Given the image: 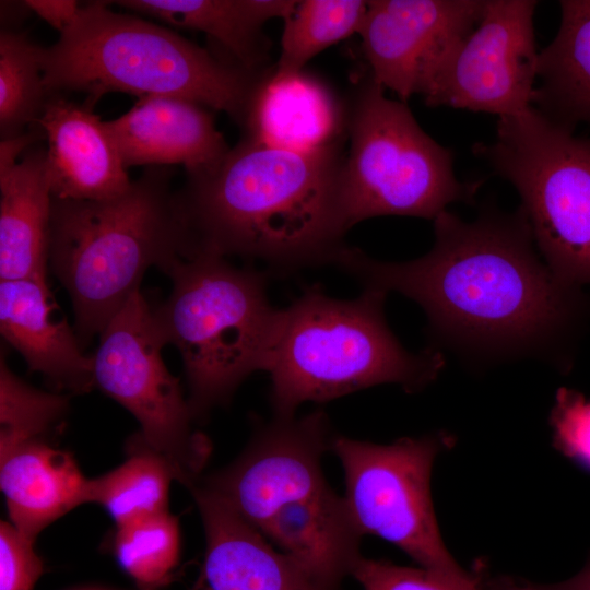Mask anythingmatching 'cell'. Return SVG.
Wrapping results in <instances>:
<instances>
[{
    "label": "cell",
    "instance_id": "12",
    "mask_svg": "<svg viewBox=\"0 0 590 590\" xmlns=\"http://www.w3.org/2000/svg\"><path fill=\"white\" fill-rule=\"evenodd\" d=\"M538 3L485 1L479 23L445 60L423 95L426 105L499 117L530 108L539 56L533 27Z\"/></svg>",
    "mask_w": 590,
    "mask_h": 590
},
{
    "label": "cell",
    "instance_id": "9",
    "mask_svg": "<svg viewBox=\"0 0 590 590\" xmlns=\"http://www.w3.org/2000/svg\"><path fill=\"white\" fill-rule=\"evenodd\" d=\"M574 131L531 106L473 152L516 188L546 266L578 287L590 284V138Z\"/></svg>",
    "mask_w": 590,
    "mask_h": 590
},
{
    "label": "cell",
    "instance_id": "32",
    "mask_svg": "<svg viewBox=\"0 0 590 590\" xmlns=\"http://www.w3.org/2000/svg\"><path fill=\"white\" fill-rule=\"evenodd\" d=\"M45 137L42 129L36 125L25 133L1 140L0 142V175L11 172L17 162L21 153L24 154L31 146L35 145L38 139Z\"/></svg>",
    "mask_w": 590,
    "mask_h": 590
},
{
    "label": "cell",
    "instance_id": "22",
    "mask_svg": "<svg viewBox=\"0 0 590 590\" xmlns=\"http://www.w3.org/2000/svg\"><path fill=\"white\" fill-rule=\"evenodd\" d=\"M557 35L538 56L532 106L575 129L590 125V0H563Z\"/></svg>",
    "mask_w": 590,
    "mask_h": 590
},
{
    "label": "cell",
    "instance_id": "15",
    "mask_svg": "<svg viewBox=\"0 0 590 590\" xmlns=\"http://www.w3.org/2000/svg\"><path fill=\"white\" fill-rule=\"evenodd\" d=\"M87 102L49 95L37 121L47 140V173L56 199L102 201L128 190L132 180L105 121Z\"/></svg>",
    "mask_w": 590,
    "mask_h": 590
},
{
    "label": "cell",
    "instance_id": "4",
    "mask_svg": "<svg viewBox=\"0 0 590 590\" xmlns=\"http://www.w3.org/2000/svg\"><path fill=\"white\" fill-rule=\"evenodd\" d=\"M172 176L151 166L113 199L52 198L48 263L71 298L83 349L140 291L149 268L194 255Z\"/></svg>",
    "mask_w": 590,
    "mask_h": 590
},
{
    "label": "cell",
    "instance_id": "30",
    "mask_svg": "<svg viewBox=\"0 0 590 590\" xmlns=\"http://www.w3.org/2000/svg\"><path fill=\"white\" fill-rule=\"evenodd\" d=\"M34 542L11 522L1 521L0 590H34L44 573V564L34 550Z\"/></svg>",
    "mask_w": 590,
    "mask_h": 590
},
{
    "label": "cell",
    "instance_id": "18",
    "mask_svg": "<svg viewBox=\"0 0 590 590\" xmlns=\"http://www.w3.org/2000/svg\"><path fill=\"white\" fill-rule=\"evenodd\" d=\"M47 282L0 281V331L25 359L52 386L84 393L94 386L93 356H86L67 320L51 318Z\"/></svg>",
    "mask_w": 590,
    "mask_h": 590
},
{
    "label": "cell",
    "instance_id": "13",
    "mask_svg": "<svg viewBox=\"0 0 590 590\" xmlns=\"http://www.w3.org/2000/svg\"><path fill=\"white\" fill-rule=\"evenodd\" d=\"M484 8L482 0L367 1L358 35L369 76L403 103L424 95Z\"/></svg>",
    "mask_w": 590,
    "mask_h": 590
},
{
    "label": "cell",
    "instance_id": "23",
    "mask_svg": "<svg viewBox=\"0 0 590 590\" xmlns=\"http://www.w3.org/2000/svg\"><path fill=\"white\" fill-rule=\"evenodd\" d=\"M128 450L129 457L120 465L90 479L88 484V503L105 508L117 527L166 511L170 484L176 481L169 463L137 434Z\"/></svg>",
    "mask_w": 590,
    "mask_h": 590
},
{
    "label": "cell",
    "instance_id": "6",
    "mask_svg": "<svg viewBox=\"0 0 590 590\" xmlns=\"http://www.w3.org/2000/svg\"><path fill=\"white\" fill-rule=\"evenodd\" d=\"M386 295L365 288L341 300L315 285L280 309L263 367L274 416H295L304 402H326L375 385L416 392L436 379L441 354L411 353L400 344L385 319Z\"/></svg>",
    "mask_w": 590,
    "mask_h": 590
},
{
    "label": "cell",
    "instance_id": "1",
    "mask_svg": "<svg viewBox=\"0 0 590 590\" xmlns=\"http://www.w3.org/2000/svg\"><path fill=\"white\" fill-rule=\"evenodd\" d=\"M434 221L435 244L422 258L379 261L346 246L334 266L365 288L415 300L437 333L470 347L530 350L569 327L579 309L577 286L538 257L520 208L487 211L474 222L444 211Z\"/></svg>",
    "mask_w": 590,
    "mask_h": 590
},
{
    "label": "cell",
    "instance_id": "33",
    "mask_svg": "<svg viewBox=\"0 0 590 590\" xmlns=\"http://www.w3.org/2000/svg\"><path fill=\"white\" fill-rule=\"evenodd\" d=\"M484 590H547L545 585H535L520 578L506 575L488 577L487 574L483 583Z\"/></svg>",
    "mask_w": 590,
    "mask_h": 590
},
{
    "label": "cell",
    "instance_id": "11",
    "mask_svg": "<svg viewBox=\"0 0 590 590\" xmlns=\"http://www.w3.org/2000/svg\"><path fill=\"white\" fill-rule=\"evenodd\" d=\"M166 344L140 291L130 296L99 334L93 356L94 386L139 422L140 440L163 457L187 488L199 480L211 455L180 384L165 366Z\"/></svg>",
    "mask_w": 590,
    "mask_h": 590
},
{
    "label": "cell",
    "instance_id": "31",
    "mask_svg": "<svg viewBox=\"0 0 590 590\" xmlns=\"http://www.w3.org/2000/svg\"><path fill=\"white\" fill-rule=\"evenodd\" d=\"M24 2L31 12L36 13L60 34L74 22L82 7L73 0H26Z\"/></svg>",
    "mask_w": 590,
    "mask_h": 590
},
{
    "label": "cell",
    "instance_id": "26",
    "mask_svg": "<svg viewBox=\"0 0 590 590\" xmlns=\"http://www.w3.org/2000/svg\"><path fill=\"white\" fill-rule=\"evenodd\" d=\"M114 551L140 590L167 585L180 557L178 520L168 510L117 527Z\"/></svg>",
    "mask_w": 590,
    "mask_h": 590
},
{
    "label": "cell",
    "instance_id": "19",
    "mask_svg": "<svg viewBox=\"0 0 590 590\" xmlns=\"http://www.w3.org/2000/svg\"><path fill=\"white\" fill-rule=\"evenodd\" d=\"M88 484L73 457L48 439L0 450V488L9 522L33 541L55 520L88 503Z\"/></svg>",
    "mask_w": 590,
    "mask_h": 590
},
{
    "label": "cell",
    "instance_id": "3",
    "mask_svg": "<svg viewBox=\"0 0 590 590\" xmlns=\"http://www.w3.org/2000/svg\"><path fill=\"white\" fill-rule=\"evenodd\" d=\"M334 437L322 411L274 416L232 464L199 480L326 590L352 574L362 539L322 472Z\"/></svg>",
    "mask_w": 590,
    "mask_h": 590
},
{
    "label": "cell",
    "instance_id": "5",
    "mask_svg": "<svg viewBox=\"0 0 590 590\" xmlns=\"http://www.w3.org/2000/svg\"><path fill=\"white\" fill-rule=\"evenodd\" d=\"M38 58L48 96L82 92L93 106L111 92L179 97L224 111L239 126L262 73L104 1L82 5L54 45L39 46Z\"/></svg>",
    "mask_w": 590,
    "mask_h": 590
},
{
    "label": "cell",
    "instance_id": "16",
    "mask_svg": "<svg viewBox=\"0 0 590 590\" xmlns=\"http://www.w3.org/2000/svg\"><path fill=\"white\" fill-rule=\"evenodd\" d=\"M347 110L335 94L305 70L259 76L240 127L246 140L300 152L341 146Z\"/></svg>",
    "mask_w": 590,
    "mask_h": 590
},
{
    "label": "cell",
    "instance_id": "8",
    "mask_svg": "<svg viewBox=\"0 0 590 590\" xmlns=\"http://www.w3.org/2000/svg\"><path fill=\"white\" fill-rule=\"evenodd\" d=\"M384 90L368 75L347 110L342 204L349 229L379 215L435 220L452 202H472L481 186L459 181L451 151L424 132L405 103L388 98Z\"/></svg>",
    "mask_w": 590,
    "mask_h": 590
},
{
    "label": "cell",
    "instance_id": "7",
    "mask_svg": "<svg viewBox=\"0 0 590 590\" xmlns=\"http://www.w3.org/2000/svg\"><path fill=\"white\" fill-rule=\"evenodd\" d=\"M168 297L152 308L165 344L180 353L194 418L227 402L252 373L262 370L280 309L269 302L268 274L200 251L163 271Z\"/></svg>",
    "mask_w": 590,
    "mask_h": 590
},
{
    "label": "cell",
    "instance_id": "29",
    "mask_svg": "<svg viewBox=\"0 0 590 590\" xmlns=\"http://www.w3.org/2000/svg\"><path fill=\"white\" fill-rule=\"evenodd\" d=\"M554 446L566 457L590 469V400L560 388L551 411Z\"/></svg>",
    "mask_w": 590,
    "mask_h": 590
},
{
    "label": "cell",
    "instance_id": "28",
    "mask_svg": "<svg viewBox=\"0 0 590 590\" xmlns=\"http://www.w3.org/2000/svg\"><path fill=\"white\" fill-rule=\"evenodd\" d=\"M351 575L363 590H484L486 566L479 562L472 571L453 576L361 556Z\"/></svg>",
    "mask_w": 590,
    "mask_h": 590
},
{
    "label": "cell",
    "instance_id": "24",
    "mask_svg": "<svg viewBox=\"0 0 590 590\" xmlns=\"http://www.w3.org/2000/svg\"><path fill=\"white\" fill-rule=\"evenodd\" d=\"M367 11L363 0L297 1L284 20L281 51L274 70L303 71L326 48L359 33Z\"/></svg>",
    "mask_w": 590,
    "mask_h": 590
},
{
    "label": "cell",
    "instance_id": "21",
    "mask_svg": "<svg viewBox=\"0 0 590 590\" xmlns=\"http://www.w3.org/2000/svg\"><path fill=\"white\" fill-rule=\"evenodd\" d=\"M0 279L47 282L51 189L47 151L31 146L0 175Z\"/></svg>",
    "mask_w": 590,
    "mask_h": 590
},
{
    "label": "cell",
    "instance_id": "34",
    "mask_svg": "<svg viewBox=\"0 0 590 590\" xmlns=\"http://www.w3.org/2000/svg\"><path fill=\"white\" fill-rule=\"evenodd\" d=\"M547 590H590V555L583 568L571 578L554 585H545Z\"/></svg>",
    "mask_w": 590,
    "mask_h": 590
},
{
    "label": "cell",
    "instance_id": "2",
    "mask_svg": "<svg viewBox=\"0 0 590 590\" xmlns=\"http://www.w3.org/2000/svg\"><path fill=\"white\" fill-rule=\"evenodd\" d=\"M341 146L300 152L241 139L176 190L197 252L259 260L273 273L334 264L346 247Z\"/></svg>",
    "mask_w": 590,
    "mask_h": 590
},
{
    "label": "cell",
    "instance_id": "27",
    "mask_svg": "<svg viewBox=\"0 0 590 590\" xmlns=\"http://www.w3.org/2000/svg\"><path fill=\"white\" fill-rule=\"evenodd\" d=\"M0 450L48 439L68 410V398L37 390L21 380L0 356Z\"/></svg>",
    "mask_w": 590,
    "mask_h": 590
},
{
    "label": "cell",
    "instance_id": "14",
    "mask_svg": "<svg viewBox=\"0 0 590 590\" xmlns=\"http://www.w3.org/2000/svg\"><path fill=\"white\" fill-rule=\"evenodd\" d=\"M188 488L205 534L191 590H326L199 481Z\"/></svg>",
    "mask_w": 590,
    "mask_h": 590
},
{
    "label": "cell",
    "instance_id": "17",
    "mask_svg": "<svg viewBox=\"0 0 590 590\" xmlns=\"http://www.w3.org/2000/svg\"><path fill=\"white\" fill-rule=\"evenodd\" d=\"M208 109L179 97L145 96L105 126L126 168L180 164L197 174L231 149Z\"/></svg>",
    "mask_w": 590,
    "mask_h": 590
},
{
    "label": "cell",
    "instance_id": "20",
    "mask_svg": "<svg viewBox=\"0 0 590 590\" xmlns=\"http://www.w3.org/2000/svg\"><path fill=\"white\" fill-rule=\"evenodd\" d=\"M121 8L168 25L204 33L215 52L251 73L269 69L262 26L285 20L296 0H120ZM213 50V49H212Z\"/></svg>",
    "mask_w": 590,
    "mask_h": 590
},
{
    "label": "cell",
    "instance_id": "25",
    "mask_svg": "<svg viewBox=\"0 0 590 590\" xmlns=\"http://www.w3.org/2000/svg\"><path fill=\"white\" fill-rule=\"evenodd\" d=\"M39 46L21 32L0 33L1 140L35 126L48 99L38 58Z\"/></svg>",
    "mask_w": 590,
    "mask_h": 590
},
{
    "label": "cell",
    "instance_id": "10",
    "mask_svg": "<svg viewBox=\"0 0 590 590\" xmlns=\"http://www.w3.org/2000/svg\"><path fill=\"white\" fill-rule=\"evenodd\" d=\"M452 445L453 437L446 433L389 445L335 436L331 451L342 464L343 497L362 536L388 541L423 568L461 576L468 570L444 543L430 495L434 462Z\"/></svg>",
    "mask_w": 590,
    "mask_h": 590
}]
</instances>
